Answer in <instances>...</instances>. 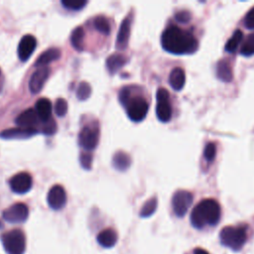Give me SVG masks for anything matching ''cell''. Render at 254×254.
<instances>
[{
  "mask_svg": "<svg viewBox=\"0 0 254 254\" xmlns=\"http://www.w3.org/2000/svg\"><path fill=\"white\" fill-rule=\"evenodd\" d=\"M193 254H209L207 251H205L204 249L201 248H195L193 250Z\"/></svg>",
  "mask_w": 254,
  "mask_h": 254,
  "instance_id": "cell-38",
  "label": "cell"
},
{
  "mask_svg": "<svg viewBox=\"0 0 254 254\" xmlns=\"http://www.w3.org/2000/svg\"><path fill=\"white\" fill-rule=\"evenodd\" d=\"M216 76L223 82H230L233 79V71L227 60H220L216 64Z\"/></svg>",
  "mask_w": 254,
  "mask_h": 254,
  "instance_id": "cell-18",
  "label": "cell"
},
{
  "mask_svg": "<svg viewBox=\"0 0 254 254\" xmlns=\"http://www.w3.org/2000/svg\"><path fill=\"white\" fill-rule=\"evenodd\" d=\"M243 39V34L240 30H236L234 31L233 35L229 38V40L227 41V43L225 44V51L228 53H233L237 50L239 44L241 43Z\"/></svg>",
  "mask_w": 254,
  "mask_h": 254,
  "instance_id": "cell-25",
  "label": "cell"
},
{
  "mask_svg": "<svg viewBox=\"0 0 254 254\" xmlns=\"http://www.w3.org/2000/svg\"><path fill=\"white\" fill-rule=\"evenodd\" d=\"M130 19L127 17L125 18L119 28L117 39H116V48L118 50H124L127 48L129 37H130Z\"/></svg>",
  "mask_w": 254,
  "mask_h": 254,
  "instance_id": "cell-16",
  "label": "cell"
},
{
  "mask_svg": "<svg viewBox=\"0 0 254 254\" xmlns=\"http://www.w3.org/2000/svg\"><path fill=\"white\" fill-rule=\"evenodd\" d=\"M220 215V205L216 200L202 199L193 207L190 213V223L196 229H201L206 225L213 226L218 223Z\"/></svg>",
  "mask_w": 254,
  "mask_h": 254,
  "instance_id": "cell-2",
  "label": "cell"
},
{
  "mask_svg": "<svg viewBox=\"0 0 254 254\" xmlns=\"http://www.w3.org/2000/svg\"><path fill=\"white\" fill-rule=\"evenodd\" d=\"M157 205H158V200L157 198L151 197L150 199H148L142 206L141 210H140V216L141 217H149L151 216L157 209Z\"/></svg>",
  "mask_w": 254,
  "mask_h": 254,
  "instance_id": "cell-26",
  "label": "cell"
},
{
  "mask_svg": "<svg viewBox=\"0 0 254 254\" xmlns=\"http://www.w3.org/2000/svg\"><path fill=\"white\" fill-rule=\"evenodd\" d=\"M91 87L86 81H81L76 89V96L79 100H85L90 96Z\"/></svg>",
  "mask_w": 254,
  "mask_h": 254,
  "instance_id": "cell-29",
  "label": "cell"
},
{
  "mask_svg": "<svg viewBox=\"0 0 254 254\" xmlns=\"http://www.w3.org/2000/svg\"><path fill=\"white\" fill-rule=\"evenodd\" d=\"M47 200L51 208L56 210L63 208L66 202V194L64 189L59 185L52 187L48 192Z\"/></svg>",
  "mask_w": 254,
  "mask_h": 254,
  "instance_id": "cell-10",
  "label": "cell"
},
{
  "mask_svg": "<svg viewBox=\"0 0 254 254\" xmlns=\"http://www.w3.org/2000/svg\"><path fill=\"white\" fill-rule=\"evenodd\" d=\"M240 54L244 57H250L254 55V33L250 34L241 45Z\"/></svg>",
  "mask_w": 254,
  "mask_h": 254,
  "instance_id": "cell-28",
  "label": "cell"
},
{
  "mask_svg": "<svg viewBox=\"0 0 254 254\" xmlns=\"http://www.w3.org/2000/svg\"><path fill=\"white\" fill-rule=\"evenodd\" d=\"M124 107L126 108V112L129 119L135 122L142 121L146 117L149 109L148 102L142 96L130 97V99L128 100L127 104Z\"/></svg>",
  "mask_w": 254,
  "mask_h": 254,
  "instance_id": "cell-5",
  "label": "cell"
},
{
  "mask_svg": "<svg viewBox=\"0 0 254 254\" xmlns=\"http://www.w3.org/2000/svg\"><path fill=\"white\" fill-rule=\"evenodd\" d=\"M127 63V58L120 54H113L106 60V67L111 73L119 70Z\"/></svg>",
  "mask_w": 254,
  "mask_h": 254,
  "instance_id": "cell-23",
  "label": "cell"
},
{
  "mask_svg": "<svg viewBox=\"0 0 254 254\" xmlns=\"http://www.w3.org/2000/svg\"><path fill=\"white\" fill-rule=\"evenodd\" d=\"M79 162L83 169L90 170L92 165V155L87 152H82L79 156Z\"/></svg>",
  "mask_w": 254,
  "mask_h": 254,
  "instance_id": "cell-34",
  "label": "cell"
},
{
  "mask_svg": "<svg viewBox=\"0 0 254 254\" xmlns=\"http://www.w3.org/2000/svg\"><path fill=\"white\" fill-rule=\"evenodd\" d=\"M28 214L29 210L27 205L25 203L19 202L6 208L3 211L2 216L6 221L10 223H20L24 222L27 219Z\"/></svg>",
  "mask_w": 254,
  "mask_h": 254,
  "instance_id": "cell-9",
  "label": "cell"
},
{
  "mask_svg": "<svg viewBox=\"0 0 254 254\" xmlns=\"http://www.w3.org/2000/svg\"><path fill=\"white\" fill-rule=\"evenodd\" d=\"M186 82V74L182 67H175L169 75V83L175 90H181Z\"/></svg>",
  "mask_w": 254,
  "mask_h": 254,
  "instance_id": "cell-19",
  "label": "cell"
},
{
  "mask_svg": "<svg viewBox=\"0 0 254 254\" xmlns=\"http://www.w3.org/2000/svg\"><path fill=\"white\" fill-rule=\"evenodd\" d=\"M49 76V68L47 66L39 67L31 75L29 80V88L32 93H38L43 88L47 78Z\"/></svg>",
  "mask_w": 254,
  "mask_h": 254,
  "instance_id": "cell-13",
  "label": "cell"
},
{
  "mask_svg": "<svg viewBox=\"0 0 254 254\" xmlns=\"http://www.w3.org/2000/svg\"><path fill=\"white\" fill-rule=\"evenodd\" d=\"M112 165L116 170L123 172L130 167L131 159L127 153L123 151H118L113 155Z\"/></svg>",
  "mask_w": 254,
  "mask_h": 254,
  "instance_id": "cell-22",
  "label": "cell"
},
{
  "mask_svg": "<svg viewBox=\"0 0 254 254\" xmlns=\"http://www.w3.org/2000/svg\"><path fill=\"white\" fill-rule=\"evenodd\" d=\"M38 114L35 109L29 108L23 111L21 114H19L15 120V123L19 127L23 128H34V126L38 122Z\"/></svg>",
  "mask_w": 254,
  "mask_h": 254,
  "instance_id": "cell-15",
  "label": "cell"
},
{
  "mask_svg": "<svg viewBox=\"0 0 254 254\" xmlns=\"http://www.w3.org/2000/svg\"><path fill=\"white\" fill-rule=\"evenodd\" d=\"M55 111H56V114L60 117H63L65 115L67 111V102L65 101V99L64 98L57 99L55 104Z\"/></svg>",
  "mask_w": 254,
  "mask_h": 254,
  "instance_id": "cell-32",
  "label": "cell"
},
{
  "mask_svg": "<svg viewBox=\"0 0 254 254\" xmlns=\"http://www.w3.org/2000/svg\"><path fill=\"white\" fill-rule=\"evenodd\" d=\"M93 25H94V28L98 32H100L104 35H109L111 27H110V24H109L108 20L104 16L95 17V19L93 21Z\"/></svg>",
  "mask_w": 254,
  "mask_h": 254,
  "instance_id": "cell-27",
  "label": "cell"
},
{
  "mask_svg": "<svg viewBox=\"0 0 254 254\" xmlns=\"http://www.w3.org/2000/svg\"><path fill=\"white\" fill-rule=\"evenodd\" d=\"M85 0H63L62 5L69 10H80L86 5Z\"/></svg>",
  "mask_w": 254,
  "mask_h": 254,
  "instance_id": "cell-30",
  "label": "cell"
},
{
  "mask_svg": "<svg viewBox=\"0 0 254 254\" xmlns=\"http://www.w3.org/2000/svg\"><path fill=\"white\" fill-rule=\"evenodd\" d=\"M244 25L247 29L253 30L254 29V7H252L246 14Z\"/></svg>",
  "mask_w": 254,
  "mask_h": 254,
  "instance_id": "cell-35",
  "label": "cell"
},
{
  "mask_svg": "<svg viewBox=\"0 0 254 254\" xmlns=\"http://www.w3.org/2000/svg\"><path fill=\"white\" fill-rule=\"evenodd\" d=\"M84 30L81 27H76L70 35V43L76 51H82L84 49Z\"/></svg>",
  "mask_w": 254,
  "mask_h": 254,
  "instance_id": "cell-24",
  "label": "cell"
},
{
  "mask_svg": "<svg viewBox=\"0 0 254 254\" xmlns=\"http://www.w3.org/2000/svg\"><path fill=\"white\" fill-rule=\"evenodd\" d=\"M175 18L180 23H188L190 20V12H188L186 10H182V11H179L178 13H176Z\"/></svg>",
  "mask_w": 254,
  "mask_h": 254,
  "instance_id": "cell-36",
  "label": "cell"
},
{
  "mask_svg": "<svg viewBox=\"0 0 254 254\" xmlns=\"http://www.w3.org/2000/svg\"><path fill=\"white\" fill-rule=\"evenodd\" d=\"M130 90H129V88H127V87H124V88H122L121 90H120V92H119V100H120V102H121V104L123 105V106H125L126 104H127V102H128V100L130 99Z\"/></svg>",
  "mask_w": 254,
  "mask_h": 254,
  "instance_id": "cell-37",
  "label": "cell"
},
{
  "mask_svg": "<svg viewBox=\"0 0 254 254\" xmlns=\"http://www.w3.org/2000/svg\"><path fill=\"white\" fill-rule=\"evenodd\" d=\"M219 239L223 246L239 251L246 242L247 234L244 226H225L220 230Z\"/></svg>",
  "mask_w": 254,
  "mask_h": 254,
  "instance_id": "cell-3",
  "label": "cell"
},
{
  "mask_svg": "<svg viewBox=\"0 0 254 254\" xmlns=\"http://www.w3.org/2000/svg\"><path fill=\"white\" fill-rule=\"evenodd\" d=\"M216 155V146L213 143H207L203 149V158L207 161V162H211L213 161V159L215 158Z\"/></svg>",
  "mask_w": 254,
  "mask_h": 254,
  "instance_id": "cell-31",
  "label": "cell"
},
{
  "mask_svg": "<svg viewBox=\"0 0 254 254\" xmlns=\"http://www.w3.org/2000/svg\"><path fill=\"white\" fill-rule=\"evenodd\" d=\"M10 188L14 192L25 193L32 188V178L30 174L21 172L10 180Z\"/></svg>",
  "mask_w": 254,
  "mask_h": 254,
  "instance_id": "cell-11",
  "label": "cell"
},
{
  "mask_svg": "<svg viewBox=\"0 0 254 254\" xmlns=\"http://www.w3.org/2000/svg\"><path fill=\"white\" fill-rule=\"evenodd\" d=\"M35 110L39 119H41L43 122L49 120L52 117V103L48 98H40L36 102Z\"/></svg>",
  "mask_w": 254,
  "mask_h": 254,
  "instance_id": "cell-20",
  "label": "cell"
},
{
  "mask_svg": "<svg viewBox=\"0 0 254 254\" xmlns=\"http://www.w3.org/2000/svg\"><path fill=\"white\" fill-rule=\"evenodd\" d=\"M161 44L165 51L174 55H190L197 50V41L192 33L177 26H170L163 32Z\"/></svg>",
  "mask_w": 254,
  "mask_h": 254,
  "instance_id": "cell-1",
  "label": "cell"
},
{
  "mask_svg": "<svg viewBox=\"0 0 254 254\" xmlns=\"http://www.w3.org/2000/svg\"><path fill=\"white\" fill-rule=\"evenodd\" d=\"M2 243L8 254H23L26 249L25 235L19 229L5 233L2 236Z\"/></svg>",
  "mask_w": 254,
  "mask_h": 254,
  "instance_id": "cell-4",
  "label": "cell"
},
{
  "mask_svg": "<svg viewBox=\"0 0 254 254\" xmlns=\"http://www.w3.org/2000/svg\"><path fill=\"white\" fill-rule=\"evenodd\" d=\"M38 131L35 128H11L6 129L0 133V138L2 139H27L37 134Z\"/></svg>",
  "mask_w": 254,
  "mask_h": 254,
  "instance_id": "cell-14",
  "label": "cell"
},
{
  "mask_svg": "<svg viewBox=\"0 0 254 254\" xmlns=\"http://www.w3.org/2000/svg\"><path fill=\"white\" fill-rule=\"evenodd\" d=\"M97 242L104 248L113 247L117 242V233L111 228H106L97 235Z\"/></svg>",
  "mask_w": 254,
  "mask_h": 254,
  "instance_id": "cell-21",
  "label": "cell"
},
{
  "mask_svg": "<svg viewBox=\"0 0 254 254\" xmlns=\"http://www.w3.org/2000/svg\"><path fill=\"white\" fill-rule=\"evenodd\" d=\"M99 139V129L95 125L84 126L78 134L79 146L87 151L93 150L98 143Z\"/></svg>",
  "mask_w": 254,
  "mask_h": 254,
  "instance_id": "cell-8",
  "label": "cell"
},
{
  "mask_svg": "<svg viewBox=\"0 0 254 254\" xmlns=\"http://www.w3.org/2000/svg\"><path fill=\"white\" fill-rule=\"evenodd\" d=\"M60 57H61V51L59 49L50 48L39 56V58L35 62V65L38 67H44L50 63L59 60Z\"/></svg>",
  "mask_w": 254,
  "mask_h": 254,
  "instance_id": "cell-17",
  "label": "cell"
},
{
  "mask_svg": "<svg viewBox=\"0 0 254 254\" xmlns=\"http://www.w3.org/2000/svg\"><path fill=\"white\" fill-rule=\"evenodd\" d=\"M192 193L185 190H179L173 194L172 206L175 214L178 217H183L186 215L192 202Z\"/></svg>",
  "mask_w": 254,
  "mask_h": 254,
  "instance_id": "cell-7",
  "label": "cell"
},
{
  "mask_svg": "<svg viewBox=\"0 0 254 254\" xmlns=\"http://www.w3.org/2000/svg\"><path fill=\"white\" fill-rule=\"evenodd\" d=\"M156 114L161 122H168L172 118V106L169 91L163 87L158 88L156 93Z\"/></svg>",
  "mask_w": 254,
  "mask_h": 254,
  "instance_id": "cell-6",
  "label": "cell"
},
{
  "mask_svg": "<svg viewBox=\"0 0 254 254\" xmlns=\"http://www.w3.org/2000/svg\"><path fill=\"white\" fill-rule=\"evenodd\" d=\"M37 45V41L34 36H24L18 45V57L22 62H26L33 54Z\"/></svg>",
  "mask_w": 254,
  "mask_h": 254,
  "instance_id": "cell-12",
  "label": "cell"
},
{
  "mask_svg": "<svg viewBox=\"0 0 254 254\" xmlns=\"http://www.w3.org/2000/svg\"><path fill=\"white\" fill-rule=\"evenodd\" d=\"M56 131H57V123L53 117H51L49 120L44 122L43 132L46 135H53Z\"/></svg>",
  "mask_w": 254,
  "mask_h": 254,
  "instance_id": "cell-33",
  "label": "cell"
}]
</instances>
